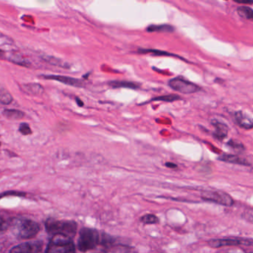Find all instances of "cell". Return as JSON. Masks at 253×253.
I'll list each match as a JSON object with an SVG mask.
<instances>
[{
  "label": "cell",
  "mask_w": 253,
  "mask_h": 253,
  "mask_svg": "<svg viewBox=\"0 0 253 253\" xmlns=\"http://www.w3.org/2000/svg\"><path fill=\"white\" fill-rule=\"evenodd\" d=\"M11 231L20 239H31L38 235L41 230L37 222L29 218H14L9 223Z\"/></svg>",
  "instance_id": "1"
},
{
  "label": "cell",
  "mask_w": 253,
  "mask_h": 253,
  "mask_svg": "<svg viewBox=\"0 0 253 253\" xmlns=\"http://www.w3.org/2000/svg\"><path fill=\"white\" fill-rule=\"evenodd\" d=\"M47 232L50 235H62L72 238L76 235L78 224L74 220L48 219L45 223Z\"/></svg>",
  "instance_id": "2"
},
{
  "label": "cell",
  "mask_w": 253,
  "mask_h": 253,
  "mask_svg": "<svg viewBox=\"0 0 253 253\" xmlns=\"http://www.w3.org/2000/svg\"><path fill=\"white\" fill-rule=\"evenodd\" d=\"M100 243L98 231L91 228L84 227L80 231L78 247L80 251L85 252L94 250Z\"/></svg>",
  "instance_id": "3"
},
{
  "label": "cell",
  "mask_w": 253,
  "mask_h": 253,
  "mask_svg": "<svg viewBox=\"0 0 253 253\" xmlns=\"http://www.w3.org/2000/svg\"><path fill=\"white\" fill-rule=\"evenodd\" d=\"M45 253H76V250L72 238L55 235L48 243Z\"/></svg>",
  "instance_id": "4"
},
{
  "label": "cell",
  "mask_w": 253,
  "mask_h": 253,
  "mask_svg": "<svg viewBox=\"0 0 253 253\" xmlns=\"http://www.w3.org/2000/svg\"><path fill=\"white\" fill-rule=\"evenodd\" d=\"M169 85L174 91L185 94H194L201 90V88L196 84L180 77L170 80L169 81Z\"/></svg>",
  "instance_id": "5"
},
{
  "label": "cell",
  "mask_w": 253,
  "mask_h": 253,
  "mask_svg": "<svg viewBox=\"0 0 253 253\" xmlns=\"http://www.w3.org/2000/svg\"><path fill=\"white\" fill-rule=\"evenodd\" d=\"M203 200L226 207L233 205L234 201L230 195L222 191H206L201 195Z\"/></svg>",
  "instance_id": "6"
},
{
  "label": "cell",
  "mask_w": 253,
  "mask_h": 253,
  "mask_svg": "<svg viewBox=\"0 0 253 253\" xmlns=\"http://www.w3.org/2000/svg\"><path fill=\"white\" fill-rule=\"evenodd\" d=\"M43 243L41 241H28L15 246L8 253H40Z\"/></svg>",
  "instance_id": "7"
},
{
  "label": "cell",
  "mask_w": 253,
  "mask_h": 253,
  "mask_svg": "<svg viewBox=\"0 0 253 253\" xmlns=\"http://www.w3.org/2000/svg\"><path fill=\"white\" fill-rule=\"evenodd\" d=\"M253 244L248 240L238 239V238H223V239H213L209 241L208 244L213 248H220L227 246L250 245Z\"/></svg>",
  "instance_id": "8"
},
{
  "label": "cell",
  "mask_w": 253,
  "mask_h": 253,
  "mask_svg": "<svg viewBox=\"0 0 253 253\" xmlns=\"http://www.w3.org/2000/svg\"><path fill=\"white\" fill-rule=\"evenodd\" d=\"M41 77L43 79L58 81L71 86L78 87V88H83L85 86V83L84 81L77 78H70V77L62 76V75H42Z\"/></svg>",
  "instance_id": "9"
},
{
  "label": "cell",
  "mask_w": 253,
  "mask_h": 253,
  "mask_svg": "<svg viewBox=\"0 0 253 253\" xmlns=\"http://www.w3.org/2000/svg\"><path fill=\"white\" fill-rule=\"evenodd\" d=\"M235 122L241 128L244 129L253 128V119L247 115H244L242 112H237L235 113Z\"/></svg>",
  "instance_id": "10"
},
{
  "label": "cell",
  "mask_w": 253,
  "mask_h": 253,
  "mask_svg": "<svg viewBox=\"0 0 253 253\" xmlns=\"http://www.w3.org/2000/svg\"><path fill=\"white\" fill-rule=\"evenodd\" d=\"M211 124L215 128L214 134H213L214 137L219 140L226 138L228 134V127L223 123L219 122L217 121H212Z\"/></svg>",
  "instance_id": "11"
},
{
  "label": "cell",
  "mask_w": 253,
  "mask_h": 253,
  "mask_svg": "<svg viewBox=\"0 0 253 253\" xmlns=\"http://www.w3.org/2000/svg\"><path fill=\"white\" fill-rule=\"evenodd\" d=\"M23 90L25 93L32 95H41L44 92V88L39 84H23Z\"/></svg>",
  "instance_id": "12"
},
{
  "label": "cell",
  "mask_w": 253,
  "mask_h": 253,
  "mask_svg": "<svg viewBox=\"0 0 253 253\" xmlns=\"http://www.w3.org/2000/svg\"><path fill=\"white\" fill-rule=\"evenodd\" d=\"M218 160L223 162L230 163V164H238V165H250L249 163L244 158H240L238 155H222L218 157Z\"/></svg>",
  "instance_id": "13"
},
{
  "label": "cell",
  "mask_w": 253,
  "mask_h": 253,
  "mask_svg": "<svg viewBox=\"0 0 253 253\" xmlns=\"http://www.w3.org/2000/svg\"><path fill=\"white\" fill-rule=\"evenodd\" d=\"M109 85L114 88H128L136 89L140 87V84L136 83L128 82V81H115L109 82Z\"/></svg>",
  "instance_id": "14"
},
{
  "label": "cell",
  "mask_w": 253,
  "mask_h": 253,
  "mask_svg": "<svg viewBox=\"0 0 253 253\" xmlns=\"http://www.w3.org/2000/svg\"><path fill=\"white\" fill-rule=\"evenodd\" d=\"M148 32H167L171 33L174 32V29L170 25H151L147 28Z\"/></svg>",
  "instance_id": "15"
},
{
  "label": "cell",
  "mask_w": 253,
  "mask_h": 253,
  "mask_svg": "<svg viewBox=\"0 0 253 253\" xmlns=\"http://www.w3.org/2000/svg\"><path fill=\"white\" fill-rule=\"evenodd\" d=\"M2 115L8 120H20L24 117L25 114L17 109H5Z\"/></svg>",
  "instance_id": "16"
},
{
  "label": "cell",
  "mask_w": 253,
  "mask_h": 253,
  "mask_svg": "<svg viewBox=\"0 0 253 253\" xmlns=\"http://www.w3.org/2000/svg\"><path fill=\"white\" fill-rule=\"evenodd\" d=\"M43 59L47 63L53 65V66H59V67L65 68V69L69 68V65L66 62L62 60L61 59L51 57V56H44Z\"/></svg>",
  "instance_id": "17"
},
{
  "label": "cell",
  "mask_w": 253,
  "mask_h": 253,
  "mask_svg": "<svg viewBox=\"0 0 253 253\" xmlns=\"http://www.w3.org/2000/svg\"><path fill=\"white\" fill-rule=\"evenodd\" d=\"M237 13L240 17L253 21V10L248 6H240L237 9Z\"/></svg>",
  "instance_id": "18"
},
{
  "label": "cell",
  "mask_w": 253,
  "mask_h": 253,
  "mask_svg": "<svg viewBox=\"0 0 253 253\" xmlns=\"http://www.w3.org/2000/svg\"><path fill=\"white\" fill-rule=\"evenodd\" d=\"M8 60L12 62V63H16V64L20 65V66H29V62H28L27 60H25L24 57H23V56L20 55V54H15V53L10 54L9 56H8Z\"/></svg>",
  "instance_id": "19"
},
{
  "label": "cell",
  "mask_w": 253,
  "mask_h": 253,
  "mask_svg": "<svg viewBox=\"0 0 253 253\" xmlns=\"http://www.w3.org/2000/svg\"><path fill=\"white\" fill-rule=\"evenodd\" d=\"M138 52L140 54H152L155 56H167V57H177L178 56L175 54H171V53L167 52V51H160V50L154 49H139ZM180 58V57H179Z\"/></svg>",
  "instance_id": "20"
},
{
  "label": "cell",
  "mask_w": 253,
  "mask_h": 253,
  "mask_svg": "<svg viewBox=\"0 0 253 253\" xmlns=\"http://www.w3.org/2000/svg\"><path fill=\"white\" fill-rule=\"evenodd\" d=\"M13 97L11 94L5 88H1L0 91V102L2 105H9L12 103Z\"/></svg>",
  "instance_id": "21"
},
{
  "label": "cell",
  "mask_w": 253,
  "mask_h": 253,
  "mask_svg": "<svg viewBox=\"0 0 253 253\" xmlns=\"http://www.w3.org/2000/svg\"><path fill=\"white\" fill-rule=\"evenodd\" d=\"M142 223L145 224H155L159 222V219L155 214H147L140 217Z\"/></svg>",
  "instance_id": "22"
},
{
  "label": "cell",
  "mask_w": 253,
  "mask_h": 253,
  "mask_svg": "<svg viewBox=\"0 0 253 253\" xmlns=\"http://www.w3.org/2000/svg\"><path fill=\"white\" fill-rule=\"evenodd\" d=\"M180 97L176 94H169V95H164L161 97H155L152 99L151 101H163V102H174L176 100H180Z\"/></svg>",
  "instance_id": "23"
},
{
  "label": "cell",
  "mask_w": 253,
  "mask_h": 253,
  "mask_svg": "<svg viewBox=\"0 0 253 253\" xmlns=\"http://www.w3.org/2000/svg\"><path fill=\"white\" fill-rule=\"evenodd\" d=\"M19 131L23 135H29V134L32 133V129H31L30 126L28 124H20V127H19Z\"/></svg>",
  "instance_id": "24"
},
{
  "label": "cell",
  "mask_w": 253,
  "mask_h": 253,
  "mask_svg": "<svg viewBox=\"0 0 253 253\" xmlns=\"http://www.w3.org/2000/svg\"><path fill=\"white\" fill-rule=\"evenodd\" d=\"M227 144L230 147L233 148L235 149H238V150H243L244 149V145L242 143H240V142L235 141V140H229Z\"/></svg>",
  "instance_id": "25"
},
{
  "label": "cell",
  "mask_w": 253,
  "mask_h": 253,
  "mask_svg": "<svg viewBox=\"0 0 253 253\" xmlns=\"http://www.w3.org/2000/svg\"><path fill=\"white\" fill-rule=\"evenodd\" d=\"M17 195V196H21V195H24V194H23V192H5V193H4L3 195H2V197H3L4 195Z\"/></svg>",
  "instance_id": "26"
},
{
  "label": "cell",
  "mask_w": 253,
  "mask_h": 253,
  "mask_svg": "<svg viewBox=\"0 0 253 253\" xmlns=\"http://www.w3.org/2000/svg\"><path fill=\"white\" fill-rule=\"evenodd\" d=\"M236 3L244 4V5H252L253 4V1H235Z\"/></svg>",
  "instance_id": "27"
},
{
  "label": "cell",
  "mask_w": 253,
  "mask_h": 253,
  "mask_svg": "<svg viewBox=\"0 0 253 253\" xmlns=\"http://www.w3.org/2000/svg\"><path fill=\"white\" fill-rule=\"evenodd\" d=\"M166 167H168V168L170 169H175L177 168V165L175 164H173V163H167L166 164Z\"/></svg>",
  "instance_id": "28"
},
{
  "label": "cell",
  "mask_w": 253,
  "mask_h": 253,
  "mask_svg": "<svg viewBox=\"0 0 253 253\" xmlns=\"http://www.w3.org/2000/svg\"><path fill=\"white\" fill-rule=\"evenodd\" d=\"M76 101L77 103H78V106H83L84 105V102L82 101V100H81L80 98H76Z\"/></svg>",
  "instance_id": "29"
}]
</instances>
